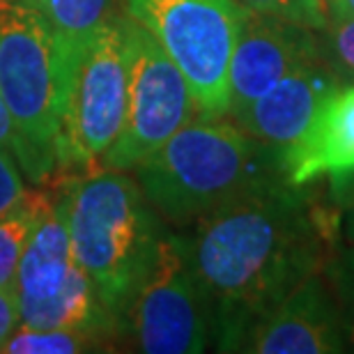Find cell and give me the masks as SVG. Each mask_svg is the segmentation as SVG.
Masks as SVG:
<instances>
[{"instance_id":"obj_1","label":"cell","mask_w":354,"mask_h":354,"mask_svg":"<svg viewBox=\"0 0 354 354\" xmlns=\"http://www.w3.org/2000/svg\"><path fill=\"white\" fill-rule=\"evenodd\" d=\"M338 207L306 184L258 191L194 221L191 265L214 310V345L237 352L244 331L292 290L322 272L341 242Z\"/></svg>"},{"instance_id":"obj_2","label":"cell","mask_w":354,"mask_h":354,"mask_svg":"<svg viewBox=\"0 0 354 354\" xmlns=\"http://www.w3.org/2000/svg\"><path fill=\"white\" fill-rule=\"evenodd\" d=\"M133 173L152 207L180 225L288 182L281 150L221 118L191 120Z\"/></svg>"},{"instance_id":"obj_3","label":"cell","mask_w":354,"mask_h":354,"mask_svg":"<svg viewBox=\"0 0 354 354\" xmlns=\"http://www.w3.org/2000/svg\"><path fill=\"white\" fill-rule=\"evenodd\" d=\"M74 260L95 283L118 327L152 263L164 225L136 180L124 171L86 173L69 180L58 201Z\"/></svg>"},{"instance_id":"obj_4","label":"cell","mask_w":354,"mask_h":354,"mask_svg":"<svg viewBox=\"0 0 354 354\" xmlns=\"http://www.w3.org/2000/svg\"><path fill=\"white\" fill-rule=\"evenodd\" d=\"M0 95L17 127L21 173L48 180L58 171L60 83L48 24L26 0H0Z\"/></svg>"},{"instance_id":"obj_5","label":"cell","mask_w":354,"mask_h":354,"mask_svg":"<svg viewBox=\"0 0 354 354\" xmlns=\"http://www.w3.org/2000/svg\"><path fill=\"white\" fill-rule=\"evenodd\" d=\"M189 83L198 118L228 111V67L244 5L237 0H122Z\"/></svg>"},{"instance_id":"obj_6","label":"cell","mask_w":354,"mask_h":354,"mask_svg":"<svg viewBox=\"0 0 354 354\" xmlns=\"http://www.w3.org/2000/svg\"><path fill=\"white\" fill-rule=\"evenodd\" d=\"M120 334L147 354H198L214 343V310L191 265L184 235L161 232L152 263L122 315Z\"/></svg>"},{"instance_id":"obj_7","label":"cell","mask_w":354,"mask_h":354,"mask_svg":"<svg viewBox=\"0 0 354 354\" xmlns=\"http://www.w3.org/2000/svg\"><path fill=\"white\" fill-rule=\"evenodd\" d=\"M129 104L124 12H115L72 72L62 97L58 171H90L122 131Z\"/></svg>"},{"instance_id":"obj_8","label":"cell","mask_w":354,"mask_h":354,"mask_svg":"<svg viewBox=\"0 0 354 354\" xmlns=\"http://www.w3.org/2000/svg\"><path fill=\"white\" fill-rule=\"evenodd\" d=\"M129 44V104L122 131L97 168L129 171L198 118L189 83L150 30L124 14Z\"/></svg>"},{"instance_id":"obj_9","label":"cell","mask_w":354,"mask_h":354,"mask_svg":"<svg viewBox=\"0 0 354 354\" xmlns=\"http://www.w3.org/2000/svg\"><path fill=\"white\" fill-rule=\"evenodd\" d=\"M320 55L317 30L244 7L228 67V118H239L290 69Z\"/></svg>"},{"instance_id":"obj_10","label":"cell","mask_w":354,"mask_h":354,"mask_svg":"<svg viewBox=\"0 0 354 354\" xmlns=\"http://www.w3.org/2000/svg\"><path fill=\"white\" fill-rule=\"evenodd\" d=\"M237 352L341 354L348 352L343 317L322 272L299 283L279 306L244 331Z\"/></svg>"},{"instance_id":"obj_11","label":"cell","mask_w":354,"mask_h":354,"mask_svg":"<svg viewBox=\"0 0 354 354\" xmlns=\"http://www.w3.org/2000/svg\"><path fill=\"white\" fill-rule=\"evenodd\" d=\"M341 83L327 67L322 55L292 67L279 83L260 95L235 122L251 136L276 150L297 140L313 120L315 111Z\"/></svg>"},{"instance_id":"obj_12","label":"cell","mask_w":354,"mask_h":354,"mask_svg":"<svg viewBox=\"0 0 354 354\" xmlns=\"http://www.w3.org/2000/svg\"><path fill=\"white\" fill-rule=\"evenodd\" d=\"M281 159L286 180L295 187L354 171V86L331 92Z\"/></svg>"},{"instance_id":"obj_13","label":"cell","mask_w":354,"mask_h":354,"mask_svg":"<svg viewBox=\"0 0 354 354\" xmlns=\"http://www.w3.org/2000/svg\"><path fill=\"white\" fill-rule=\"evenodd\" d=\"M76 267L69 230L58 203H53L41 216L37 228L26 244L17 274V301L39 299L55 292L69 272Z\"/></svg>"},{"instance_id":"obj_14","label":"cell","mask_w":354,"mask_h":354,"mask_svg":"<svg viewBox=\"0 0 354 354\" xmlns=\"http://www.w3.org/2000/svg\"><path fill=\"white\" fill-rule=\"evenodd\" d=\"M55 48L60 83V106L72 72L99 30L115 14V0H48L41 10ZM62 115V111H60Z\"/></svg>"},{"instance_id":"obj_15","label":"cell","mask_w":354,"mask_h":354,"mask_svg":"<svg viewBox=\"0 0 354 354\" xmlns=\"http://www.w3.org/2000/svg\"><path fill=\"white\" fill-rule=\"evenodd\" d=\"M51 205L44 194H26L24 201L0 212V290L17 288L26 244Z\"/></svg>"},{"instance_id":"obj_16","label":"cell","mask_w":354,"mask_h":354,"mask_svg":"<svg viewBox=\"0 0 354 354\" xmlns=\"http://www.w3.org/2000/svg\"><path fill=\"white\" fill-rule=\"evenodd\" d=\"M95 336L81 334L72 329H30L17 327V331L7 338L3 345V354H79L99 350L102 345Z\"/></svg>"},{"instance_id":"obj_17","label":"cell","mask_w":354,"mask_h":354,"mask_svg":"<svg viewBox=\"0 0 354 354\" xmlns=\"http://www.w3.org/2000/svg\"><path fill=\"white\" fill-rule=\"evenodd\" d=\"M322 276L341 310L348 352H354V244L338 242L322 267Z\"/></svg>"},{"instance_id":"obj_18","label":"cell","mask_w":354,"mask_h":354,"mask_svg":"<svg viewBox=\"0 0 354 354\" xmlns=\"http://www.w3.org/2000/svg\"><path fill=\"white\" fill-rule=\"evenodd\" d=\"M322 60L341 86H354V17H327V26L317 30Z\"/></svg>"},{"instance_id":"obj_19","label":"cell","mask_w":354,"mask_h":354,"mask_svg":"<svg viewBox=\"0 0 354 354\" xmlns=\"http://www.w3.org/2000/svg\"><path fill=\"white\" fill-rule=\"evenodd\" d=\"M246 10L286 19L290 24L322 30L327 26V12L320 0H237Z\"/></svg>"},{"instance_id":"obj_20","label":"cell","mask_w":354,"mask_h":354,"mask_svg":"<svg viewBox=\"0 0 354 354\" xmlns=\"http://www.w3.org/2000/svg\"><path fill=\"white\" fill-rule=\"evenodd\" d=\"M26 194L28 189L19 164L12 159V154L0 150V212L10 209L12 205L24 201Z\"/></svg>"},{"instance_id":"obj_21","label":"cell","mask_w":354,"mask_h":354,"mask_svg":"<svg viewBox=\"0 0 354 354\" xmlns=\"http://www.w3.org/2000/svg\"><path fill=\"white\" fill-rule=\"evenodd\" d=\"M21 324L19 320V304H17V292L14 290H0V350L7 343L17 327Z\"/></svg>"},{"instance_id":"obj_22","label":"cell","mask_w":354,"mask_h":354,"mask_svg":"<svg viewBox=\"0 0 354 354\" xmlns=\"http://www.w3.org/2000/svg\"><path fill=\"white\" fill-rule=\"evenodd\" d=\"M329 203L341 212L354 205V171L329 177Z\"/></svg>"},{"instance_id":"obj_23","label":"cell","mask_w":354,"mask_h":354,"mask_svg":"<svg viewBox=\"0 0 354 354\" xmlns=\"http://www.w3.org/2000/svg\"><path fill=\"white\" fill-rule=\"evenodd\" d=\"M0 150H5L7 154H12L14 161H19V136H17V127H14V120L10 115L5 106V99L0 95Z\"/></svg>"},{"instance_id":"obj_24","label":"cell","mask_w":354,"mask_h":354,"mask_svg":"<svg viewBox=\"0 0 354 354\" xmlns=\"http://www.w3.org/2000/svg\"><path fill=\"white\" fill-rule=\"evenodd\" d=\"M327 17H354V0H327Z\"/></svg>"},{"instance_id":"obj_25","label":"cell","mask_w":354,"mask_h":354,"mask_svg":"<svg viewBox=\"0 0 354 354\" xmlns=\"http://www.w3.org/2000/svg\"><path fill=\"white\" fill-rule=\"evenodd\" d=\"M343 212H345V216L341 218V230L345 239H348L350 244H354V205H350V207Z\"/></svg>"},{"instance_id":"obj_26","label":"cell","mask_w":354,"mask_h":354,"mask_svg":"<svg viewBox=\"0 0 354 354\" xmlns=\"http://www.w3.org/2000/svg\"><path fill=\"white\" fill-rule=\"evenodd\" d=\"M26 3H28V5H32L35 10H39V12H41V10H44V7H46L48 0H26Z\"/></svg>"},{"instance_id":"obj_27","label":"cell","mask_w":354,"mask_h":354,"mask_svg":"<svg viewBox=\"0 0 354 354\" xmlns=\"http://www.w3.org/2000/svg\"><path fill=\"white\" fill-rule=\"evenodd\" d=\"M320 3H322V7H324V3H327V0H320ZM324 12H327V10H324Z\"/></svg>"}]
</instances>
